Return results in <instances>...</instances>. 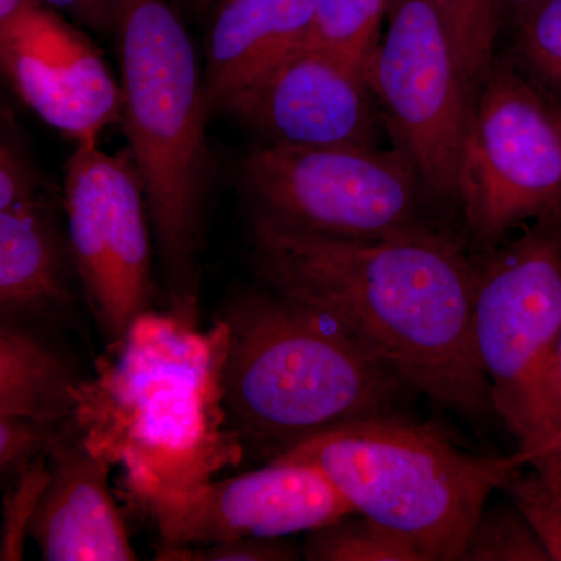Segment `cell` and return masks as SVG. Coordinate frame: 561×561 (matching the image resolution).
<instances>
[{"label":"cell","instance_id":"6da1fadb","mask_svg":"<svg viewBox=\"0 0 561 561\" xmlns=\"http://www.w3.org/2000/svg\"><path fill=\"white\" fill-rule=\"evenodd\" d=\"M249 221L264 286L341 323L434 404L494 415L472 328L476 265L456 236L354 241Z\"/></svg>","mask_w":561,"mask_h":561},{"label":"cell","instance_id":"7a4b0ae2","mask_svg":"<svg viewBox=\"0 0 561 561\" xmlns=\"http://www.w3.org/2000/svg\"><path fill=\"white\" fill-rule=\"evenodd\" d=\"M214 323L225 430L243 460L271 463L415 393L341 323L264 284L232 295Z\"/></svg>","mask_w":561,"mask_h":561},{"label":"cell","instance_id":"3957f363","mask_svg":"<svg viewBox=\"0 0 561 561\" xmlns=\"http://www.w3.org/2000/svg\"><path fill=\"white\" fill-rule=\"evenodd\" d=\"M113 346L114 359L80 382L73 421L94 451L125 468L131 497L213 481L241 463L221 409L219 324L206 335L150 311Z\"/></svg>","mask_w":561,"mask_h":561},{"label":"cell","instance_id":"277c9868","mask_svg":"<svg viewBox=\"0 0 561 561\" xmlns=\"http://www.w3.org/2000/svg\"><path fill=\"white\" fill-rule=\"evenodd\" d=\"M121 122L138 169L171 313L195 324L210 175L205 77L168 0H119Z\"/></svg>","mask_w":561,"mask_h":561},{"label":"cell","instance_id":"5b68a950","mask_svg":"<svg viewBox=\"0 0 561 561\" xmlns=\"http://www.w3.org/2000/svg\"><path fill=\"white\" fill-rule=\"evenodd\" d=\"M275 461L319 468L354 512L411 542L424 561H460L491 493L530 457L468 454L391 412L332 427Z\"/></svg>","mask_w":561,"mask_h":561},{"label":"cell","instance_id":"8992f818","mask_svg":"<svg viewBox=\"0 0 561 561\" xmlns=\"http://www.w3.org/2000/svg\"><path fill=\"white\" fill-rule=\"evenodd\" d=\"M472 328L494 415L561 489V214L476 265Z\"/></svg>","mask_w":561,"mask_h":561},{"label":"cell","instance_id":"52a82bcc","mask_svg":"<svg viewBox=\"0 0 561 561\" xmlns=\"http://www.w3.org/2000/svg\"><path fill=\"white\" fill-rule=\"evenodd\" d=\"M241 180L249 213L294 230L354 241L453 234L397 149L264 142L247 154Z\"/></svg>","mask_w":561,"mask_h":561},{"label":"cell","instance_id":"ba28073f","mask_svg":"<svg viewBox=\"0 0 561 561\" xmlns=\"http://www.w3.org/2000/svg\"><path fill=\"white\" fill-rule=\"evenodd\" d=\"M457 201L468 234L486 247L561 214V106L511 60L496 58L479 92Z\"/></svg>","mask_w":561,"mask_h":561},{"label":"cell","instance_id":"9c48e42d","mask_svg":"<svg viewBox=\"0 0 561 561\" xmlns=\"http://www.w3.org/2000/svg\"><path fill=\"white\" fill-rule=\"evenodd\" d=\"M386 21L365 72L381 122L432 197L459 205L460 160L478 92L431 0H391Z\"/></svg>","mask_w":561,"mask_h":561},{"label":"cell","instance_id":"30bf717a","mask_svg":"<svg viewBox=\"0 0 561 561\" xmlns=\"http://www.w3.org/2000/svg\"><path fill=\"white\" fill-rule=\"evenodd\" d=\"M69 245L84 298L111 345L151 311V225L127 147L77 146L65 168Z\"/></svg>","mask_w":561,"mask_h":561},{"label":"cell","instance_id":"8fae6325","mask_svg":"<svg viewBox=\"0 0 561 561\" xmlns=\"http://www.w3.org/2000/svg\"><path fill=\"white\" fill-rule=\"evenodd\" d=\"M160 534L161 548L312 531L354 508L311 463L272 461L225 481L161 486L133 497Z\"/></svg>","mask_w":561,"mask_h":561},{"label":"cell","instance_id":"7c38bea8","mask_svg":"<svg viewBox=\"0 0 561 561\" xmlns=\"http://www.w3.org/2000/svg\"><path fill=\"white\" fill-rule=\"evenodd\" d=\"M2 68L21 101L77 146L121 122V87L79 28L43 0L0 21Z\"/></svg>","mask_w":561,"mask_h":561},{"label":"cell","instance_id":"4fadbf2b","mask_svg":"<svg viewBox=\"0 0 561 561\" xmlns=\"http://www.w3.org/2000/svg\"><path fill=\"white\" fill-rule=\"evenodd\" d=\"M227 113L241 117L265 142L295 147H376L378 105L367 76L328 51H295Z\"/></svg>","mask_w":561,"mask_h":561},{"label":"cell","instance_id":"5bb4252c","mask_svg":"<svg viewBox=\"0 0 561 561\" xmlns=\"http://www.w3.org/2000/svg\"><path fill=\"white\" fill-rule=\"evenodd\" d=\"M46 457L49 481L31 527L43 560L138 559L111 494L114 465L91 448L73 416L62 424Z\"/></svg>","mask_w":561,"mask_h":561},{"label":"cell","instance_id":"9a60e30c","mask_svg":"<svg viewBox=\"0 0 561 561\" xmlns=\"http://www.w3.org/2000/svg\"><path fill=\"white\" fill-rule=\"evenodd\" d=\"M316 0H221L205 70L209 111H225L308 39Z\"/></svg>","mask_w":561,"mask_h":561},{"label":"cell","instance_id":"2e32d148","mask_svg":"<svg viewBox=\"0 0 561 561\" xmlns=\"http://www.w3.org/2000/svg\"><path fill=\"white\" fill-rule=\"evenodd\" d=\"M69 242L44 197L0 210V319L57 323L73 308Z\"/></svg>","mask_w":561,"mask_h":561},{"label":"cell","instance_id":"e0dca14e","mask_svg":"<svg viewBox=\"0 0 561 561\" xmlns=\"http://www.w3.org/2000/svg\"><path fill=\"white\" fill-rule=\"evenodd\" d=\"M72 362L28 321L0 320V416L61 424L77 409Z\"/></svg>","mask_w":561,"mask_h":561},{"label":"cell","instance_id":"ac0fdd59","mask_svg":"<svg viewBox=\"0 0 561 561\" xmlns=\"http://www.w3.org/2000/svg\"><path fill=\"white\" fill-rule=\"evenodd\" d=\"M391 0H316L306 49L335 55L367 72L373 51L381 41V24Z\"/></svg>","mask_w":561,"mask_h":561},{"label":"cell","instance_id":"d6986e66","mask_svg":"<svg viewBox=\"0 0 561 561\" xmlns=\"http://www.w3.org/2000/svg\"><path fill=\"white\" fill-rule=\"evenodd\" d=\"M301 553L309 561H424L411 542L360 513L308 531Z\"/></svg>","mask_w":561,"mask_h":561},{"label":"cell","instance_id":"ffe728a7","mask_svg":"<svg viewBox=\"0 0 561 561\" xmlns=\"http://www.w3.org/2000/svg\"><path fill=\"white\" fill-rule=\"evenodd\" d=\"M451 38L461 69L481 92L494 61L502 24L500 0H431Z\"/></svg>","mask_w":561,"mask_h":561},{"label":"cell","instance_id":"44dd1931","mask_svg":"<svg viewBox=\"0 0 561 561\" xmlns=\"http://www.w3.org/2000/svg\"><path fill=\"white\" fill-rule=\"evenodd\" d=\"M526 516L513 505L483 508L460 561H549Z\"/></svg>","mask_w":561,"mask_h":561},{"label":"cell","instance_id":"7402d4cb","mask_svg":"<svg viewBox=\"0 0 561 561\" xmlns=\"http://www.w3.org/2000/svg\"><path fill=\"white\" fill-rule=\"evenodd\" d=\"M515 27L518 60L561 106V0H542Z\"/></svg>","mask_w":561,"mask_h":561},{"label":"cell","instance_id":"603a6c76","mask_svg":"<svg viewBox=\"0 0 561 561\" xmlns=\"http://www.w3.org/2000/svg\"><path fill=\"white\" fill-rule=\"evenodd\" d=\"M49 481L46 454L18 474L5 494L0 560L18 561L24 553L25 538L31 537L33 516Z\"/></svg>","mask_w":561,"mask_h":561},{"label":"cell","instance_id":"cb8c5ba5","mask_svg":"<svg viewBox=\"0 0 561 561\" xmlns=\"http://www.w3.org/2000/svg\"><path fill=\"white\" fill-rule=\"evenodd\" d=\"M504 491L526 516L551 560L561 561V489L534 470L526 476L519 472Z\"/></svg>","mask_w":561,"mask_h":561},{"label":"cell","instance_id":"d4e9b609","mask_svg":"<svg viewBox=\"0 0 561 561\" xmlns=\"http://www.w3.org/2000/svg\"><path fill=\"white\" fill-rule=\"evenodd\" d=\"M65 423L0 416V472L3 481L16 478L44 456Z\"/></svg>","mask_w":561,"mask_h":561},{"label":"cell","instance_id":"484cf974","mask_svg":"<svg viewBox=\"0 0 561 561\" xmlns=\"http://www.w3.org/2000/svg\"><path fill=\"white\" fill-rule=\"evenodd\" d=\"M298 549L286 537L238 538L195 546V548H161L158 560L179 561H291L298 560Z\"/></svg>","mask_w":561,"mask_h":561},{"label":"cell","instance_id":"4316f807","mask_svg":"<svg viewBox=\"0 0 561 561\" xmlns=\"http://www.w3.org/2000/svg\"><path fill=\"white\" fill-rule=\"evenodd\" d=\"M39 190L38 175L22 150L18 136L11 130L10 124L3 125L0 142V210L16 208L43 197Z\"/></svg>","mask_w":561,"mask_h":561},{"label":"cell","instance_id":"83f0119b","mask_svg":"<svg viewBox=\"0 0 561 561\" xmlns=\"http://www.w3.org/2000/svg\"><path fill=\"white\" fill-rule=\"evenodd\" d=\"M51 9L68 14L79 27L90 28L102 35L116 31L119 0H43Z\"/></svg>","mask_w":561,"mask_h":561},{"label":"cell","instance_id":"f1b7e54d","mask_svg":"<svg viewBox=\"0 0 561 561\" xmlns=\"http://www.w3.org/2000/svg\"><path fill=\"white\" fill-rule=\"evenodd\" d=\"M500 2L502 20H508L516 25L529 11L540 5L542 0H500Z\"/></svg>","mask_w":561,"mask_h":561},{"label":"cell","instance_id":"f546056e","mask_svg":"<svg viewBox=\"0 0 561 561\" xmlns=\"http://www.w3.org/2000/svg\"><path fill=\"white\" fill-rule=\"evenodd\" d=\"M186 2L195 13L205 14L216 5L217 0H186Z\"/></svg>","mask_w":561,"mask_h":561},{"label":"cell","instance_id":"4dcf8cb0","mask_svg":"<svg viewBox=\"0 0 561 561\" xmlns=\"http://www.w3.org/2000/svg\"><path fill=\"white\" fill-rule=\"evenodd\" d=\"M557 381H559L560 401H561V335L559 343V354H557Z\"/></svg>","mask_w":561,"mask_h":561}]
</instances>
